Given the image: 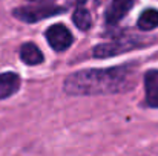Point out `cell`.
<instances>
[{
  "mask_svg": "<svg viewBox=\"0 0 158 156\" xmlns=\"http://www.w3.org/2000/svg\"><path fill=\"white\" fill-rule=\"evenodd\" d=\"M137 86V69L123 64L109 69H85L66 77L63 89L68 95H110L129 92Z\"/></svg>",
  "mask_w": 158,
  "mask_h": 156,
  "instance_id": "obj_1",
  "label": "cell"
},
{
  "mask_svg": "<svg viewBox=\"0 0 158 156\" xmlns=\"http://www.w3.org/2000/svg\"><path fill=\"white\" fill-rule=\"evenodd\" d=\"M66 8L63 6H55V5H31V6H23V8H17L14 9V15L26 23H35L42 18H48L57 14L64 12Z\"/></svg>",
  "mask_w": 158,
  "mask_h": 156,
  "instance_id": "obj_2",
  "label": "cell"
},
{
  "mask_svg": "<svg viewBox=\"0 0 158 156\" xmlns=\"http://www.w3.org/2000/svg\"><path fill=\"white\" fill-rule=\"evenodd\" d=\"M45 35H46V40H48L49 46L52 48L54 51H58V52L66 51L72 45V42H74L71 31L64 25H61V23L49 26L46 29Z\"/></svg>",
  "mask_w": 158,
  "mask_h": 156,
  "instance_id": "obj_3",
  "label": "cell"
},
{
  "mask_svg": "<svg viewBox=\"0 0 158 156\" xmlns=\"http://www.w3.org/2000/svg\"><path fill=\"white\" fill-rule=\"evenodd\" d=\"M134 6V0H110L105 12V20L109 25H117L123 20L131 8Z\"/></svg>",
  "mask_w": 158,
  "mask_h": 156,
  "instance_id": "obj_4",
  "label": "cell"
},
{
  "mask_svg": "<svg viewBox=\"0 0 158 156\" xmlns=\"http://www.w3.org/2000/svg\"><path fill=\"white\" fill-rule=\"evenodd\" d=\"M135 45L137 43L132 42V40H115V42H110V43L98 45L92 54L97 58H106V57H112V55H117V54H123L126 51H131V49L137 48Z\"/></svg>",
  "mask_w": 158,
  "mask_h": 156,
  "instance_id": "obj_5",
  "label": "cell"
},
{
  "mask_svg": "<svg viewBox=\"0 0 158 156\" xmlns=\"http://www.w3.org/2000/svg\"><path fill=\"white\" fill-rule=\"evenodd\" d=\"M20 89V77L14 72L0 74V100L12 97Z\"/></svg>",
  "mask_w": 158,
  "mask_h": 156,
  "instance_id": "obj_6",
  "label": "cell"
},
{
  "mask_svg": "<svg viewBox=\"0 0 158 156\" xmlns=\"http://www.w3.org/2000/svg\"><path fill=\"white\" fill-rule=\"evenodd\" d=\"M146 84V101L152 107H158V70H148L144 75Z\"/></svg>",
  "mask_w": 158,
  "mask_h": 156,
  "instance_id": "obj_7",
  "label": "cell"
},
{
  "mask_svg": "<svg viewBox=\"0 0 158 156\" xmlns=\"http://www.w3.org/2000/svg\"><path fill=\"white\" fill-rule=\"evenodd\" d=\"M20 58H22V61L25 64H29V66L40 64L45 60L42 51L34 43H25V45H22V48H20Z\"/></svg>",
  "mask_w": 158,
  "mask_h": 156,
  "instance_id": "obj_8",
  "label": "cell"
},
{
  "mask_svg": "<svg viewBox=\"0 0 158 156\" xmlns=\"http://www.w3.org/2000/svg\"><path fill=\"white\" fill-rule=\"evenodd\" d=\"M138 28L143 31H152L158 26V11L157 9H146L140 17H138Z\"/></svg>",
  "mask_w": 158,
  "mask_h": 156,
  "instance_id": "obj_9",
  "label": "cell"
},
{
  "mask_svg": "<svg viewBox=\"0 0 158 156\" xmlns=\"http://www.w3.org/2000/svg\"><path fill=\"white\" fill-rule=\"evenodd\" d=\"M72 20H74V25L78 29H81V31H88L91 28V25H92V17H91L89 11L86 8H81V6H78L74 11Z\"/></svg>",
  "mask_w": 158,
  "mask_h": 156,
  "instance_id": "obj_10",
  "label": "cell"
}]
</instances>
